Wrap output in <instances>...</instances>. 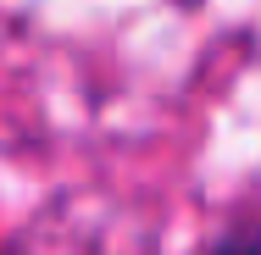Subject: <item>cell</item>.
<instances>
[{
  "label": "cell",
  "mask_w": 261,
  "mask_h": 255,
  "mask_svg": "<svg viewBox=\"0 0 261 255\" xmlns=\"http://www.w3.org/2000/svg\"><path fill=\"white\" fill-rule=\"evenodd\" d=\"M211 255H261V239L256 233H239V239H228L222 250H211Z\"/></svg>",
  "instance_id": "1"
}]
</instances>
